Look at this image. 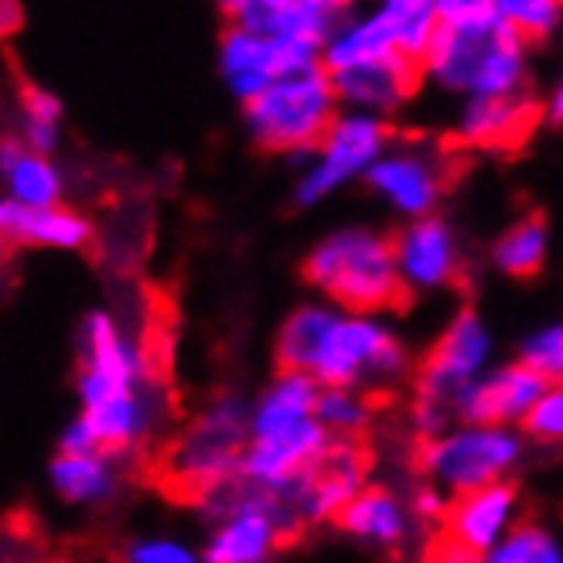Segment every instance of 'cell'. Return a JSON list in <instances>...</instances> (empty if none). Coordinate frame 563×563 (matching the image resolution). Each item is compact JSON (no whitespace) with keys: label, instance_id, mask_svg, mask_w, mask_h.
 I'll list each match as a JSON object with an SVG mask.
<instances>
[{"label":"cell","instance_id":"8","mask_svg":"<svg viewBox=\"0 0 563 563\" xmlns=\"http://www.w3.org/2000/svg\"><path fill=\"white\" fill-rule=\"evenodd\" d=\"M396 130L393 120L342 110L324 134V141L314 147L308 164L294 181V202L301 209H314L324 198L342 191L352 181H366V175L376 168V161L393 147Z\"/></svg>","mask_w":563,"mask_h":563},{"label":"cell","instance_id":"22","mask_svg":"<svg viewBox=\"0 0 563 563\" xmlns=\"http://www.w3.org/2000/svg\"><path fill=\"white\" fill-rule=\"evenodd\" d=\"M321 383L308 373H284L263 386V393L253 400V420H250V438H267L280 434V430L301 427L318 420V400H321Z\"/></svg>","mask_w":563,"mask_h":563},{"label":"cell","instance_id":"7","mask_svg":"<svg viewBox=\"0 0 563 563\" xmlns=\"http://www.w3.org/2000/svg\"><path fill=\"white\" fill-rule=\"evenodd\" d=\"M526 454V438L516 427L454 423L444 434L417 444V468L448 495H465L495 482H509Z\"/></svg>","mask_w":563,"mask_h":563},{"label":"cell","instance_id":"28","mask_svg":"<svg viewBox=\"0 0 563 563\" xmlns=\"http://www.w3.org/2000/svg\"><path fill=\"white\" fill-rule=\"evenodd\" d=\"M62 120L65 107L62 99L45 89V86H21L18 92V113H14V130L11 137L35 154H55L62 147Z\"/></svg>","mask_w":563,"mask_h":563},{"label":"cell","instance_id":"35","mask_svg":"<svg viewBox=\"0 0 563 563\" xmlns=\"http://www.w3.org/2000/svg\"><path fill=\"white\" fill-rule=\"evenodd\" d=\"M120 563H206V556L172 537H137L123 547Z\"/></svg>","mask_w":563,"mask_h":563},{"label":"cell","instance_id":"21","mask_svg":"<svg viewBox=\"0 0 563 563\" xmlns=\"http://www.w3.org/2000/svg\"><path fill=\"white\" fill-rule=\"evenodd\" d=\"M0 233L4 243L21 250H58V253H79L89 250L96 240V225L89 216L69 206L52 209H24L11 198L0 202Z\"/></svg>","mask_w":563,"mask_h":563},{"label":"cell","instance_id":"11","mask_svg":"<svg viewBox=\"0 0 563 563\" xmlns=\"http://www.w3.org/2000/svg\"><path fill=\"white\" fill-rule=\"evenodd\" d=\"M318 62H321V45L260 35V31L240 24H225L216 42L219 79L240 107L256 99L263 89H271L277 79L301 73Z\"/></svg>","mask_w":563,"mask_h":563},{"label":"cell","instance_id":"42","mask_svg":"<svg viewBox=\"0 0 563 563\" xmlns=\"http://www.w3.org/2000/svg\"><path fill=\"white\" fill-rule=\"evenodd\" d=\"M355 4H362V0H355Z\"/></svg>","mask_w":563,"mask_h":563},{"label":"cell","instance_id":"24","mask_svg":"<svg viewBox=\"0 0 563 563\" xmlns=\"http://www.w3.org/2000/svg\"><path fill=\"white\" fill-rule=\"evenodd\" d=\"M55 495L69 506H107L120 492V457L110 451L89 454H55L48 465Z\"/></svg>","mask_w":563,"mask_h":563},{"label":"cell","instance_id":"15","mask_svg":"<svg viewBox=\"0 0 563 563\" xmlns=\"http://www.w3.org/2000/svg\"><path fill=\"white\" fill-rule=\"evenodd\" d=\"M543 120L537 92L461 99L451 120V141L472 151H512Z\"/></svg>","mask_w":563,"mask_h":563},{"label":"cell","instance_id":"12","mask_svg":"<svg viewBox=\"0 0 563 563\" xmlns=\"http://www.w3.org/2000/svg\"><path fill=\"white\" fill-rule=\"evenodd\" d=\"M373 454L362 441H331L321 461L277 495L301 526L335 522L339 512L369 485Z\"/></svg>","mask_w":563,"mask_h":563},{"label":"cell","instance_id":"18","mask_svg":"<svg viewBox=\"0 0 563 563\" xmlns=\"http://www.w3.org/2000/svg\"><path fill=\"white\" fill-rule=\"evenodd\" d=\"M352 11L355 0H240L236 14L225 24H240L260 31V35L297 38L324 48L331 31Z\"/></svg>","mask_w":563,"mask_h":563},{"label":"cell","instance_id":"33","mask_svg":"<svg viewBox=\"0 0 563 563\" xmlns=\"http://www.w3.org/2000/svg\"><path fill=\"white\" fill-rule=\"evenodd\" d=\"M519 362L533 369L547 386L563 383V321L529 331L519 345Z\"/></svg>","mask_w":563,"mask_h":563},{"label":"cell","instance_id":"39","mask_svg":"<svg viewBox=\"0 0 563 563\" xmlns=\"http://www.w3.org/2000/svg\"><path fill=\"white\" fill-rule=\"evenodd\" d=\"M4 563H38V556L27 550L24 540H14L8 537V547H4Z\"/></svg>","mask_w":563,"mask_h":563},{"label":"cell","instance_id":"41","mask_svg":"<svg viewBox=\"0 0 563 563\" xmlns=\"http://www.w3.org/2000/svg\"><path fill=\"white\" fill-rule=\"evenodd\" d=\"M212 4H216V11L222 14V21H229V18H233V14H236V8H240V0H212Z\"/></svg>","mask_w":563,"mask_h":563},{"label":"cell","instance_id":"17","mask_svg":"<svg viewBox=\"0 0 563 563\" xmlns=\"http://www.w3.org/2000/svg\"><path fill=\"white\" fill-rule=\"evenodd\" d=\"M547 383L522 366V362H506L492 366L457 404V423H485V427H522L533 413Z\"/></svg>","mask_w":563,"mask_h":563},{"label":"cell","instance_id":"27","mask_svg":"<svg viewBox=\"0 0 563 563\" xmlns=\"http://www.w3.org/2000/svg\"><path fill=\"white\" fill-rule=\"evenodd\" d=\"M550 253V225L540 212H526L516 222H509L499 240L492 243V267L516 277V280H529L543 271Z\"/></svg>","mask_w":563,"mask_h":563},{"label":"cell","instance_id":"5","mask_svg":"<svg viewBox=\"0 0 563 563\" xmlns=\"http://www.w3.org/2000/svg\"><path fill=\"white\" fill-rule=\"evenodd\" d=\"M339 113V92L331 86L328 69L318 62L301 73L277 79L271 89H263L256 99L243 103L240 120L253 147L267 154H284L297 168H305Z\"/></svg>","mask_w":563,"mask_h":563},{"label":"cell","instance_id":"13","mask_svg":"<svg viewBox=\"0 0 563 563\" xmlns=\"http://www.w3.org/2000/svg\"><path fill=\"white\" fill-rule=\"evenodd\" d=\"M393 253L407 297L448 290L461 280V271H465L461 240L444 216L404 222L393 233Z\"/></svg>","mask_w":563,"mask_h":563},{"label":"cell","instance_id":"37","mask_svg":"<svg viewBox=\"0 0 563 563\" xmlns=\"http://www.w3.org/2000/svg\"><path fill=\"white\" fill-rule=\"evenodd\" d=\"M423 563H485V556H478L475 550L454 543L444 533H434V537H430V543H427Z\"/></svg>","mask_w":563,"mask_h":563},{"label":"cell","instance_id":"10","mask_svg":"<svg viewBox=\"0 0 563 563\" xmlns=\"http://www.w3.org/2000/svg\"><path fill=\"white\" fill-rule=\"evenodd\" d=\"M454 178V157L434 141L396 137L366 175L369 191L404 222L438 216Z\"/></svg>","mask_w":563,"mask_h":563},{"label":"cell","instance_id":"38","mask_svg":"<svg viewBox=\"0 0 563 563\" xmlns=\"http://www.w3.org/2000/svg\"><path fill=\"white\" fill-rule=\"evenodd\" d=\"M543 103V123L547 126H563V65H560V73L553 76L547 96L540 99Z\"/></svg>","mask_w":563,"mask_h":563},{"label":"cell","instance_id":"20","mask_svg":"<svg viewBox=\"0 0 563 563\" xmlns=\"http://www.w3.org/2000/svg\"><path fill=\"white\" fill-rule=\"evenodd\" d=\"M335 526L345 537L379 553H407L413 533L420 529L410 499L389 485H366L355 499L339 512Z\"/></svg>","mask_w":563,"mask_h":563},{"label":"cell","instance_id":"31","mask_svg":"<svg viewBox=\"0 0 563 563\" xmlns=\"http://www.w3.org/2000/svg\"><path fill=\"white\" fill-rule=\"evenodd\" d=\"M495 14L509 21L529 45L550 42L563 27V0H492Z\"/></svg>","mask_w":563,"mask_h":563},{"label":"cell","instance_id":"14","mask_svg":"<svg viewBox=\"0 0 563 563\" xmlns=\"http://www.w3.org/2000/svg\"><path fill=\"white\" fill-rule=\"evenodd\" d=\"M328 76L339 92L342 110L373 113L383 120L404 113L423 86L420 62L404 52H386L379 58H369L362 65H352V69L328 73Z\"/></svg>","mask_w":563,"mask_h":563},{"label":"cell","instance_id":"3","mask_svg":"<svg viewBox=\"0 0 563 563\" xmlns=\"http://www.w3.org/2000/svg\"><path fill=\"white\" fill-rule=\"evenodd\" d=\"M301 274L321 301L352 314H383L407 301L393 236L373 225H345L318 240L301 263Z\"/></svg>","mask_w":563,"mask_h":563},{"label":"cell","instance_id":"30","mask_svg":"<svg viewBox=\"0 0 563 563\" xmlns=\"http://www.w3.org/2000/svg\"><path fill=\"white\" fill-rule=\"evenodd\" d=\"M376 420V404L373 396L358 389H335L324 386L318 400V423L328 430L335 441H362V434Z\"/></svg>","mask_w":563,"mask_h":563},{"label":"cell","instance_id":"25","mask_svg":"<svg viewBox=\"0 0 563 563\" xmlns=\"http://www.w3.org/2000/svg\"><path fill=\"white\" fill-rule=\"evenodd\" d=\"M342 318V308L335 305H328V301H308L301 308H294L280 331H277V339H274V362H277V369L284 373H308L311 376V366H314V358L328 339V331L335 328V321Z\"/></svg>","mask_w":563,"mask_h":563},{"label":"cell","instance_id":"40","mask_svg":"<svg viewBox=\"0 0 563 563\" xmlns=\"http://www.w3.org/2000/svg\"><path fill=\"white\" fill-rule=\"evenodd\" d=\"M14 11L21 14V4H18V0H4V31H8V35L18 27V24H14Z\"/></svg>","mask_w":563,"mask_h":563},{"label":"cell","instance_id":"26","mask_svg":"<svg viewBox=\"0 0 563 563\" xmlns=\"http://www.w3.org/2000/svg\"><path fill=\"white\" fill-rule=\"evenodd\" d=\"M386 52H400V48L393 45V35H389L383 14L376 8H366V11L355 8L324 42L321 65L328 73H342V69H352V65L379 58Z\"/></svg>","mask_w":563,"mask_h":563},{"label":"cell","instance_id":"32","mask_svg":"<svg viewBox=\"0 0 563 563\" xmlns=\"http://www.w3.org/2000/svg\"><path fill=\"white\" fill-rule=\"evenodd\" d=\"M485 563H563V547L547 526L519 522L512 533L485 556Z\"/></svg>","mask_w":563,"mask_h":563},{"label":"cell","instance_id":"19","mask_svg":"<svg viewBox=\"0 0 563 563\" xmlns=\"http://www.w3.org/2000/svg\"><path fill=\"white\" fill-rule=\"evenodd\" d=\"M519 488L509 482H495L475 492L457 495L451 503V512L441 526V533L454 543L475 550L478 556H488L512 529L519 526Z\"/></svg>","mask_w":563,"mask_h":563},{"label":"cell","instance_id":"29","mask_svg":"<svg viewBox=\"0 0 563 563\" xmlns=\"http://www.w3.org/2000/svg\"><path fill=\"white\" fill-rule=\"evenodd\" d=\"M376 11L383 14L393 45L410 58H423L430 38L441 27V4L438 0H376Z\"/></svg>","mask_w":563,"mask_h":563},{"label":"cell","instance_id":"23","mask_svg":"<svg viewBox=\"0 0 563 563\" xmlns=\"http://www.w3.org/2000/svg\"><path fill=\"white\" fill-rule=\"evenodd\" d=\"M0 175H4V198L24 209H52L65 198V175L55 157L24 151L11 134L0 144Z\"/></svg>","mask_w":563,"mask_h":563},{"label":"cell","instance_id":"9","mask_svg":"<svg viewBox=\"0 0 563 563\" xmlns=\"http://www.w3.org/2000/svg\"><path fill=\"white\" fill-rule=\"evenodd\" d=\"M79 407H99L117 396L157 383L151 349L107 308L89 311L79 324Z\"/></svg>","mask_w":563,"mask_h":563},{"label":"cell","instance_id":"4","mask_svg":"<svg viewBox=\"0 0 563 563\" xmlns=\"http://www.w3.org/2000/svg\"><path fill=\"white\" fill-rule=\"evenodd\" d=\"M492 328L475 308H461L448 318L413 373L410 427L420 441L438 438L457 423L461 396L492 369Z\"/></svg>","mask_w":563,"mask_h":563},{"label":"cell","instance_id":"6","mask_svg":"<svg viewBox=\"0 0 563 563\" xmlns=\"http://www.w3.org/2000/svg\"><path fill=\"white\" fill-rule=\"evenodd\" d=\"M410 352L379 314L342 311L314 358L311 376L321 386L389 396L410 383Z\"/></svg>","mask_w":563,"mask_h":563},{"label":"cell","instance_id":"34","mask_svg":"<svg viewBox=\"0 0 563 563\" xmlns=\"http://www.w3.org/2000/svg\"><path fill=\"white\" fill-rule=\"evenodd\" d=\"M522 438L537 441L543 448H563V383L547 386L540 404L522 423Z\"/></svg>","mask_w":563,"mask_h":563},{"label":"cell","instance_id":"16","mask_svg":"<svg viewBox=\"0 0 563 563\" xmlns=\"http://www.w3.org/2000/svg\"><path fill=\"white\" fill-rule=\"evenodd\" d=\"M331 441L335 438L318 420L280 430V434L250 438L240 461V478L263 492H280L301 478L314 461H321Z\"/></svg>","mask_w":563,"mask_h":563},{"label":"cell","instance_id":"36","mask_svg":"<svg viewBox=\"0 0 563 563\" xmlns=\"http://www.w3.org/2000/svg\"><path fill=\"white\" fill-rule=\"evenodd\" d=\"M410 509H413V516H417V522L420 526H444V519H448V512H451V503H454V495H448L441 485H434V482H427V478H420L413 488H410Z\"/></svg>","mask_w":563,"mask_h":563},{"label":"cell","instance_id":"1","mask_svg":"<svg viewBox=\"0 0 563 563\" xmlns=\"http://www.w3.org/2000/svg\"><path fill=\"white\" fill-rule=\"evenodd\" d=\"M529 48L533 45L495 11L465 21H441L420 58L423 86L457 103L482 96H526L533 92Z\"/></svg>","mask_w":563,"mask_h":563},{"label":"cell","instance_id":"2","mask_svg":"<svg viewBox=\"0 0 563 563\" xmlns=\"http://www.w3.org/2000/svg\"><path fill=\"white\" fill-rule=\"evenodd\" d=\"M253 404L240 393H219L198 410L157 457V482L175 499L198 506L216 488L240 478L250 444Z\"/></svg>","mask_w":563,"mask_h":563}]
</instances>
